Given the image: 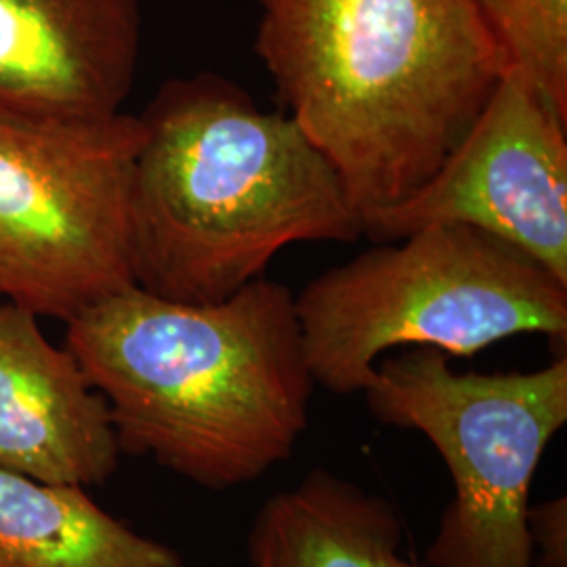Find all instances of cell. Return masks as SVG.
<instances>
[{
    "instance_id": "obj_2",
    "label": "cell",
    "mask_w": 567,
    "mask_h": 567,
    "mask_svg": "<svg viewBox=\"0 0 567 567\" xmlns=\"http://www.w3.org/2000/svg\"><path fill=\"white\" fill-rule=\"evenodd\" d=\"M140 121L131 177L133 282L219 303L290 244L353 243L364 219L343 179L286 112L203 72L164 82Z\"/></svg>"
},
{
    "instance_id": "obj_12",
    "label": "cell",
    "mask_w": 567,
    "mask_h": 567,
    "mask_svg": "<svg viewBox=\"0 0 567 567\" xmlns=\"http://www.w3.org/2000/svg\"><path fill=\"white\" fill-rule=\"evenodd\" d=\"M508 70L567 118V0H477Z\"/></svg>"
},
{
    "instance_id": "obj_8",
    "label": "cell",
    "mask_w": 567,
    "mask_h": 567,
    "mask_svg": "<svg viewBox=\"0 0 567 567\" xmlns=\"http://www.w3.org/2000/svg\"><path fill=\"white\" fill-rule=\"evenodd\" d=\"M102 393L39 318L0 303V471L53 486H100L121 461Z\"/></svg>"
},
{
    "instance_id": "obj_1",
    "label": "cell",
    "mask_w": 567,
    "mask_h": 567,
    "mask_svg": "<svg viewBox=\"0 0 567 567\" xmlns=\"http://www.w3.org/2000/svg\"><path fill=\"white\" fill-rule=\"evenodd\" d=\"M65 349L103 395L124 454L208 489L259 480L309 425L295 295L257 278L219 303L128 286L68 322Z\"/></svg>"
},
{
    "instance_id": "obj_13",
    "label": "cell",
    "mask_w": 567,
    "mask_h": 567,
    "mask_svg": "<svg viewBox=\"0 0 567 567\" xmlns=\"http://www.w3.org/2000/svg\"><path fill=\"white\" fill-rule=\"evenodd\" d=\"M532 566L567 567V501L553 498L527 508Z\"/></svg>"
},
{
    "instance_id": "obj_11",
    "label": "cell",
    "mask_w": 567,
    "mask_h": 567,
    "mask_svg": "<svg viewBox=\"0 0 567 567\" xmlns=\"http://www.w3.org/2000/svg\"><path fill=\"white\" fill-rule=\"evenodd\" d=\"M0 567H183L175 548L133 532L79 486L0 471Z\"/></svg>"
},
{
    "instance_id": "obj_3",
    "label": "cell",
    "mask_w": 567,
    "mask_h": 567,
    "mask_svg": "<svg viewBox=\"0 0 567 567\" xmlns=\"http://www.w3.org/2000/svg\"><path fill=\"white\" fill-rule=\"evenodd\" d=\"M255 51L362 219L442 166L508 65L477 0H257Z\"/></svg>"
},
{
    "instance_id": "obj_4",
    "label": "cell",
    "mask_w": 567,
    "mask_h": 567,
    "mask_svg": "<svg viewBox=\"0 0 567 567\" xmlns=\"http://www.w3.org/2000/svg\"><path fill=\"white\" fill-rule=\"evenodd\" d=\"M332 267L295 297L316 385L364 393L383 353L431 347L471 358L517 334L566 343L567 284L466 225H426Z\"/></svg>"
},
{
    "instance_id": "obj_7",
    "label": "cell",
    "mask_w": 567,
    "mask_h": 567,
    "mask_svg": "<svg viewBox=\"0 0 567 567\" xmlns=\"http://www.w3.org/2000/svg\"><path fill=\"white\" fill-rule=\"evenodd\" d=\"M567 118L507 70L442 166L400 203L364 215L391 243L426 225H466L526 252L567 284Z\"/></svg>"
},
{
    "instance_id": "obj_5",
    "label": "cell",
    "mask_w": 567,
    "mask_h": 567,
    "mask_svg": "<svg viewBox=\"0 0 567 567\" xmlns=\"http://www.w3.org/2000/svg\"><path fill=\"white\" fill-rule=\"evenodd\" d=\"M383 425L423 433L454 484L429 567H534L527 508L534 473L567 423L566 355L534 372H456L444 351L410 347L364 391Z\"/></svg>"
},
{
    "instance_id": "obj_6",
    "label": "cell",
    "mask_w": 567,
    "mask_h": 567,
    "mask_svg": "<svg viewBox=\"0 0 567 567\" xmlns=\"http://www.w3.org/2000/svg\"><path fill=\"white\" fill-rule=\"evenodd\" d=\"M140 116L0 105V299L72 322L133 286L128 196Z\"/></svg>"
},
{
    "instance_id": "obj_10",
    "label": "cell",
    "mask_w": 567,
    "mask_h": 567,
    "mask_svg": "<svg viewBox=\"0 0 567 567\" xmlns=\"http://www.w3.org/2000/svg\"><path fill=\"white\" fill-rule=\"evenodd\" d=\"M402 540L391 501L313 468L257 511L248 557L255 567H429L404 557Z\"/></svg>"
},
{
    "instance_id": "obj_9",
    "label": "cell",
    "mask_w": 567,
    "mask_h": 567,
    "mask_svg": "<svg viewBox=\"0 0 567 567\" xmlns=\"http://www.w3.org/2000/svg\"><path fill=\"white\" fill-rule=\"evenodd\" d=\"M140 51V0H0V105L118 114Z\"/></svg>"
}]
</instances>
